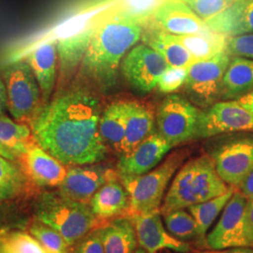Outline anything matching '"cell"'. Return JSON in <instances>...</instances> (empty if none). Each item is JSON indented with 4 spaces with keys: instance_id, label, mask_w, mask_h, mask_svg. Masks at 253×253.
<instances>
[{
    "instance_id": "4",
    "label": "cell",
    "mask_w": 253,
    "mask_h": 253,
    "mask_svg": "<svg viewBox=\"0 0 253 253\" xmlns=\"http://www.w3.org/2000/svg\"><path fill=\"white\" fill-rule=\"evenodd\" d=\"M36 217L58 232L70 247L96 229L99 222L89 204L67 199L58 192H46L41 196Z\"/></svg>"
},
{
    "instance_id": "36",
    "label": "cell",
    "mask_w": 253,
    "mask_h": 253,
    "mask_svg": "<svg viewBox=\"0 0 253 253\" xmlns=\"http://www.w3.org/2000/svg\"><path fill=\"white\" fill-rule=\"evenodd\" d=\"M187 73L188 71L186 68L168 66L158 83L159 89L165 94L175 92L185 84Z\"/></svg>"
},
{
    "instance_id": "41",
    "label": "cell",
    "mask_w": 253,
    "mask_h": 253,
    "mask_svg": "<svg viewBox=\"0 0 253 253\" xmlns=\"http://www.w3.org/2000/svg\"><path fill=\"white\" fill-rule=\"evenodd\" d=\"M195 253H253V248L252 247H237V248H230L224 250H210L208 252H201Z\"/></svg>"
},
{
    "instance_id": "25",
    "label": "cell",
    "mask_w": 253,
    "mask_h": 253,
    "mask_svg": "<svg viewBox=\"0 0 253 253\" xmlns=\"http://www.w3.org/2000/svg\"><path fill=\"white\" fill-rule=\"evenodd\" d=\"M253 91V60L232 56L222 82L223 100L238 99Z\"/></svg>"
},
{
    "instance_id": "12",
    "label": "cell",
    "mask_w": 253,
    "mask_h": 253,
    "mask_svg": "<svg viewBox=\"0 0 253 253\" xmlns=\"http://www.w3.org/2000/svg\"><path fill=\"white\" fill-rule=\"evenodd\" d=\"M253 131V114L236 100L216 102L199 118L197 139L235 131Z\"/></svg>"
},
{
    "instance_id": "29",
    "label": "cell",
    "mask_w": 253,
    "mask_h": 253,
    "mask_svg": "<svg viewBox=\"0 0 253 253\" xmlns=\"http://www.w3.org/2000/svg\"><path fill=\"white\" fill-rule=\"evenodd\" d=\"M34 143H36V139L29 125L18 122L5 114L0 115V144L19 157Z\"/></svg>"
},
{
    "instance_id": "17",
    "label": "cell",
    "mask_w": 253,
    "mask_h": 253,
    "mask_svg": "<svg viewBox=\"0 0 253 253\" xmlns=\"http://www.w3.org/2000/svg\"><path fill=\"white\" fill-rule=\"evenodd\" d=\"M149 22L173 35L198 34L208 29L205 21L182 0L164 1Z\"/></svg>"
},
{
    "instance_id": "42",
    "label": "cell",
    "mask_w": 253,
    "mask_h": 253,
    "mask_svg": "<svg viewBox=\"0 0 253 253\" xmlns=\"http://www.w3.org/2000/svg\"><path fill=\"white\" fill-rule=\"evenodd\" d=\"M6 109H8V99H7V90L5 83L2 77H0V115L5 114Z\"/></svg>"
},
{
    "instance_id": "33",
    "label": "cell",
    "mask_w": 253,
    "mask_h": 253,
    "mask_svg": "<svg viewBox=\"0 0 253 253\" xmlns=\"http://www.w3.org/2000/svg\"><path fill=\"white\" fill-rule=\"evenodd\" d=\"M166 0H118L115 11L134 19L143 26Z\"/></svg>"
},
{
    "instance_id": "2",
    "label": "cell",
    "mask_w": 253,
    "mask_h": 253,
    "mask_svg": "<svg viewBox=\"0 0 253 253\" xmlns=\"http://www.w3.org/2000/svg\"><path fill=\"white\" fill-rule=\"evenodd\" d=\"M143 34V25L118 11L96 23L80 73L102 89L112 87L121 61Z\"/></svg>"
},
{
    "instance_id": "35",
    "label": "cell",
    "mask_w": 253,
    "mask_h": 253,
    "mask_svg": "<svg viewBox=\"0 0 253 253\" xmlns=\"http://www.w3.org/2000/svg\"><path fill=\"white\" fill-rule=\"evenodd\" d=\"M203 21L215 17L236 0H182Z\"/></svg>"
},
{
    "instance_id": "28",
    "label": "cell",
    "mask_w": 253,
    "mask_h": 253,
    "mask_svg": "<svg viewBox=\"0 0 253 253\" xmlns=\"http://www.w3.org/2000/svg\"><path fill=\"white\" fill-rule=\"evenodd\" d=\"M235 187H230L229 190L220 196L187 208L197 223L199 235L197 244L206 247V238L209 227L213 224L218 214L224 209L227 203L235 193Z\"/></svg>"
},
{
    "instance_id": "39",
    "label": "cell",
    "mask_w": 253,
    "mask_h": 253,
    "mask_svg": "<svg viewBox=\"0 0 253 253\" xmlns=\"http://www.w3.org/2000/svg\"><path fill=\"white\" fill-rule=\"evenodd\" d=\"M245 232L249 247L253 248V199L248 200L245 210Z\"/></svg>"
},
{
    "instance_id": "44",
    "label": "cell",
    "mask_w": 253,
    "mask_h": 253,
    "mask_svg": "<svg viewBox=\"0 0 253 253\" xmlns=\"http://www.w3.org/2000/svg\"><path fill=\"white\" fill-rule=\"evenodd\" d=\"M148 253V252H146V251H145V250H144V249H143V248H141V247H140V248H137V249H136L135 250V252H134V253Z\"/></svg>"
},
{
    "instance_id": "31",
    "label": "cell",
    "mask_w": 253,
    "mask_h": 253,
    "mask_svg": "<svg viewBox=\"0 0 253 253\" xmlns=\"http://www.w3.org/2000/svg\"><path fill=\"white\" fill-rule=\"evenodd\" d=\"M26 178L22 169L13 161L0 156V201L19 195L26 184Z\"/></svg>"
},
{
    "instance_id": "30",
    "label": "cell",
    "mask_w": 253,
    "mask_h": 253,
    "mask_svg": "<svg viewBox=\"0 0 253 253\" xmlns=\"http://www.w3.org/2000/svg\"><path fill=\"white\" fill-rule=\"evenodd\" d=\"M163 216L167 231L173 237L187 243L188 241L198 243V227L190 213L184 209H175Z\"/></svg>"
},
{
    "instance_id": "10",
    "label": "cell",
    "mask_w": 253,
    "mask_h": 253,
    "mask_svg": "<svg viewBox=\"0 0 253 253\" xmlns=\"http://www.w3.org/2000/svg\"><path fill=\"white\" fill-rule=\"evenodd\" d=\"M168 63L151 47L145 43L133 46L121 63V72L126 81L142 93H149L158 86Z\"/></svg>"
},
{
    "instance_id": "13",
    "label": "cell",
    "mask_w": 253,
    "mask_h": 253,
    "mask_svg": "<svg viewBox=\"0 0 253 253\" xmlns=\"http://www.w3.org/2000/svg\"><path fill=\"white\" fill-rule=\"evenodd\" d=\"M117 172L100 164L71 166L58 193L67 199L89 204L94 194Z\"/></svg>"
},
{
    "instance_id": "23",
    "label": "cell",
    "mask_w": 253,
    "mask_h": 253,
    "mask_svg": "<svg viewBox=\"0 0 253 253\" xmlns=\"http://www.w3.org/2000/svg\"><path fill=\"white\" fill-rule=\"evenodd\" d=\"M100 229L104 253H133L138 246L135 228L129 217H118Z\"/></svg>"
},
{
    "instance_id": "11",
    "label": "cell",
    "mask_w": 253,
    "mask_h": 253,
    "mask_svg": "<svg viewBox=\"0 0 253 253\" xmlns=\"http://www.w3.org/2000/svg\"><path fill=\"white\" fill-rule=\"evenodd\" d=\"M248 199L238 190L227 203L215 228L206 238L209 250L249 247L245 232V210Z\"/></svg>"
},
{
    "instance_id": "3",
    "label": "cell",
    "mask_w": 253,
    "mask_h": 253,
    "mask_svg": "<svg viewBox=\"0 0 253 253\" xmlns=\"http://www.w3.org/2000/svg\"><path fill=\"white\" fill-rule=\"evenodd\" d=\"M229 188L218 175L212 159L203 155L188 162L176 173L163 199L161 214L214 199Z\"/></svg>"
},
{
    "instance_id": "24",
    "label": "cell",
    "mask_w": 253,
    "mask_h": 253,
    "mask_svg": "<svg viewBox=\"0 0 253 253\" xmlns=\"http://www.w3.org/2000/svg\"><path fill=\"white\" fill-rule=\"evenodd\" d=\"M153 115L145 105L126 101V131L122 154L128 153L155 132Z\"/></svg>"
},
{
    "instance_id": "26",
    "label": "cell",
    "mask_w": 253,
    "mask_h": 253,
    "mask_svg": "<svg viewBox=\"0 0 253 253\" xmlns=\"http://www.w3.org/2000/svg\"><path fill=\"white\" fill-rule=\"evenodd\" d=\"M99 129L105 144L122 154L126 131V101L113 102L105 108L100 114Z\"/></svg>"
},
{
    "instance_id": "22",
    "label": "cell",
    "mask_w": 253,
    "mask_h": 253,
    "mask_svg": "<svg viewBox=\"0 0 253 253\" xmlns=\"http://www.w3.org/2000/svg\"><path fill=\"white\" fill-rule=\"evenodd\" d=\"M118 178L117 172L91 198L89 206L98 219L115 218L127 214L128 194Z\"/></svg>"
},
{
    "instance_id": "37",
    "label": "cell",
    "mask_w": 253,
    "mask_h": 253,
    "mask_svg": "<svg viewBox=\"0 0 253 253\" xmlns=\"http://www.w3.org/2000/svg\"><path fill=\"white\" fill-rule=\"evenodd\" d=\"M226 50L232 56L246 57L253 60V33L228 38Z\"/></svg>"
},
{
    "instance_id": "19",
    "label": "cell",
    "mask_w": 253,
    "mask_h": 253,
    "mask_svg": "<svg viewBox=\"0 0 253 253\" xmlns=\"http://www.w3.org/2000/svg\"><path fill=\"white\" fill-rule=\"evenodd\" d=\"M205 23L210 30L227 38L253 34V0H236Z\"/></svg>"
},
{
    "instance_id": "8",
    "label": "cell",
    "mask_w": 253,
    "mask_h": 253,
    "mask_svg": "<svg viewBox=\"0 0 253 253\" xmlns=\"http://www.w3.org/2000/svg\"><path fill=\"white\" fill-rule=\"evenodd\" d=\"M232 55L224 50L214 56L198 60L187 69L185 90L203 107L212 106L222 94V82Z\"/></svg>"
},
{
    "instance_id": "9",
    "label": "cell",
    "mask_w": 253,
    "mask_h": 253,
    "mask_svg": "<svg viewBox=\"0 0 253 253\" xmlns=\"http://www.w3.org/2000/svg\"><path fill=\"white\" fill-rule=\"evenodd\" d=\"M212 159L220 178L237 188L253 168V135H238L217 141L211 145Z\"/></svg>"
},
{
    "instance_id": "14",
    "label": "cell",
    "mask_w": 253,
    "mask_h": 253,
    "mask_svg": "<svg viewBox=\"0 0 253 253\" xmlns=\"http://www.w3.org/2000/svg\"><path fill=\"white\" fill-rule=\"evenodd\" d=\"M135 228L138 245L149 253L164 249L180 253H190L191 247L173 237L164 228L160 210L127 215Z\"/></svg>"
},
{
    "instance_id": "7",
    "label": "cell",
    "mask_w": 253,
    "mask_h": 253,
    "mask_svg": "<svg viewBox=\"0 0 253 253\" xmlns=\"http://www.w3.org/2000/svg\"><path fill=\"white\" fill-rule=\"evenodd\" d=\"M201 113L189 100L171 94L158 108L156 118L158 132L172 147L197 139Z\"/></svg>"
},
{
    "instance_id": "15",
    "label": "cell",
    "mask_w": 253,
    "mask_h": 253,
    "mask_svg": "<svg viewBox=\"0 0 253 253\" xmlns=\"http://www.w3.org/2000/svg\"><path fill=\"white\" fill-rule=\"evenodd\" d=\"M172 148L159 132H154L133 150L121 155L118 163V176L132 177L150 172Z\"/></svg>"
},
{
    "instance_id": "38",
    "label": "cell",
    "mask_w": 253,
    "mask_h": 253,
    "mask_svg": "<svg viewBox=\"0 0 253 253\" xmlns=\"http://www.w3.org/2000/svg\"><path fill=\"white\" fill-rule=\"evenodd\" d=\"M72 253H104L100 229L96 228L85 235L76 244Z\"/></svg>"
},
{
    "instance_id": "43",
    "label": "cell",
    "mask_w": 253,
    "mask_h": 253,
    "mask_svg": "<svg viewBox=\"0 0 253 253\" xmlns=\"http://www.w3.org/2000/svg\"><path fill=\"white\" fill-rule=\"evenodd\" d=\"M0 156H3L7 159H9L10 161H17L18 160V156L17 154L14 153L13 151H11L8 147H6L5 145L0 144Z\"/></svg>"
},
{
    "instance_id": "40",
    "label": "cell",
    "mask_w": 253,
    "mask_h": 253,
    "mask_svg": "<svg viewBox=\"0 0 253 253\" xmlns=\"http://www.w3.org/2000/svg\"><path fill=\"white\" fill-rule=\"evenodd\" d=\"M248 200L253 199V168L236 188Z\"/></svg>"
},
{
    "instance_id": "27",
    "label": "cell",
    "mask_w": 253,
    "mask_h": 253,
    "mask_svg": "<svg viewBox=\"0 0 253 253\" xmlns=\"http://www.w3.org/2000/svg\"><path fill=\"white\" fill-rule=\"evenodd\" d=\"M176 37L196 61L210 58L226 50L227 48L228 38L209 28L198 34L176 35Z\"/></svg>"
},
{
    "instance_id": "1",
    "label": "cell",
    "mask_w": 253,
    "mask_h": 253,
    "mask_svg": "<svg viewBox=\"0 0 253 253\" xmlns=\"http://www.w3.org/2000/svg\"><path fill=\"white\" fill-rule=\"evenodd\" d=\"M100 109L88 91H67L45 103L29 126L38 145L65 165L100 163L108 150L99 129Z\"/></svg>"
},
{
    "instance_id": "18",
    "label": "cell",
    "mask_w": 253,
    "mask_h": 253,
    "mask_svg": "<svg viewBox=\"0 0 253 253\" xmlns=\"http://www.w3.org/2000/svg\"><path fill=\"white\" fill-rule=\"evenodd\" d=\"M97 23V22H96ZM96 23L83 22L73 32L56 41L58 57V78L67 82L81 66L83 58L90 43Z\"/></svg>"
},
{
    "instance_id": "21",
    "label": "cell",
    "mask_w": 253,
    "mask_h": 253,
    "mask_svg": "<svg viewBox=\"0 0 253 253\" xmlns=\"http://www.w3.org/2000/svg\"><path fill=\"white\" fill-rule=\"evenodd\" d=\"M25 60L40 85L44 104L48 103L53 94L58 74L56 42H49L39 46L27 54Z\"/></svg>"
},
{
    "instance_id": "20",
    "label": "cell",
    "mask_w": 253,
    "mask_h": 253,
    "mask_svg": "<svg viewBox=\"0 0 253 253\" xmlns=\"http://www.w3.org/2000/svg\"><path fill=\"white\" fill-rule=\"evenodd\" d=\"M142 41L162 54L169 66L188 69L196 60L185 46L177 40L176 35L168 33L154 26L149 21L143 26Z\"/></svg>"
},
{
    "instance_id": "34",
    "label": "cell",
    "mask_w": 253,
    "mask_h": 253,
    "mask_svg": "<svg viewBox=\"0 0 253 253\" xmlns=\"http://www.w3.org/2000/svg\"><path fill=\"white\" fill-rule=\"evenodd\" d=\"M30 234L42 246L47 253H70V246L58 232L38 221L30 227Z\"/></svg>"
},
{
    "instance_id": "16",
    "label": "cell",
    "mask_w": 253,
    "mask_h": 253,
    "mask_svg": "<svg viewBox=\"0 0 253 253\" xmlns=\"http://www.w3.org/2000/svg\"><path fill=\"white\" fill-rule=\"evenodd\" d=\"M21 169L27 178L42 188L59 187L67 174L66 165L48 153L38 143L18 157Z\"/></svg>"
},
{
    "instance_id": "32",
    "label": "cell",
    "mask_w": 253,
    "mask_h": 253,
    "mask_svg": "<svg viewBox=\"0 0 253 253\" xmlns=\"http://www.w3.org/2000/svg\"><path fill=\"white\" fill-rule=\"evenodd\" d=\"M0 253H47L31 235L24 232H1Z\"/></svg>"
},
{
    "instance_id": "6",
    "label": "cell",
    "mask_w": 253,
    "mask_h": 253,
    "mask_svg": "<svg viewBox=\"0 0 253 253\" xmlns=\"http://www.w3.org/2000/svg\"><path fill=\"white\" fill-rule=\"evenodd\" d=\"M8 99V111L12 118L29 125L43 107L42 91L27 61L10 64L3 72Z\"/></svg>"
},
{
    "instance_id": "5",
    "label": "cell",
    "mask_w": 253,
    "mask_h": 253,
    "mask_svg": "<svg viewBox=\"0 0 253 253\" xmlns=\"http://www.w3.org/2000/svg\"><path fill=\"white\" fill-rule=\"evenodd\" d=\"M186 156L185 151H177L145 174L132 177L118 176L128 194L129 208L126 215L160 210L168 184Z\"/></svg>"
}]
</instances>
